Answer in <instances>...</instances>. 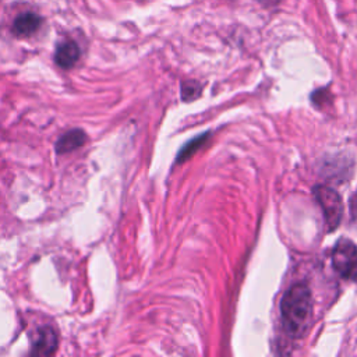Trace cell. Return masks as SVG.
Returning <instances> with one entry per match:
<instances>
[{
    "label": "cell",
    "mask_w": 357,
    "mask_h": 357,
    "mask_svg": "<svg viewBox=\"0 0 357 357\" xmlns=\"http://www.w3.org/2000/svg\"><path fill=\"white\" fill-rule=\"evenodd\" d=\"M332 266L343 278L357 280V247L347 238H340L332 250Z\"/></svg>",
    "instance_id": "obj_2"
},
{
    "label": "cell",
    "mask_w": 357,
    "mask_h": 357,
    "mask_svg": "<svg viewBox=\"0 0 357 357\" xmlns=\"http://www.w3.org/2000/svg\"><path fill=\"white\" fill-rule=\"evenodd\" d=\"M86 141V134L85 131L79 130V128H74L70 130L67 132H64L56 142V152L59 155L71 152L79 146H82Z\"/></svg>",
    "instance_id": "obj_7"
},
{
    "label": "cell",
    "mask_w": 357,
    "mask_h": 357,
    "mask_svg": "<svg viewBox=\"0 0 357 357\" xmlns=\"http://www.w3.org/2000/svg\"><path fill=\"white\" fill-rule=\"evenodd\" d=\"M79 47L74 40H64L57 45L54 52V61L61 68H71L79 59Z\"/></svg>",
    "instance_id": "obj_5"
},
{
    "label": "cell",
    "mask_w": 357,
    "mask_h": 357,
    "mask_svg": "<svg viewBox=\"0 0 357 357\" xmlns=\"http://www.w3.org/2000/svg\"><path fill=\"white\" fill-rule=\"evenodd\" d=\"M40 24H42V18L36 13L26 11V13L20 14L14 20L13 32L17 36L26 38V36H31L32 33H35L39 29Z\"/></svg>",
    "instance_id": "obj_6"
},
{
    "label": "cell",
    "mask_w": 357,
    "mask_h": 357,
    "mask_svg": "<svg viewBox=\"0 0 357 357\" xmlns=\"http://www.w3.org/2000/svg\"><path fill=\"white\" fill-rule=\"evenodd\" d=\"M280 311L287 332L293 336H301L312 312V296L308 286L304 283L293 284L282 298Z\"/></svg>",
    "instance_id": "obj_1"
},
{
    "label": "cell",
    "mask_w": 357,
    "mask_h": 357,
    "mask_svg": "<svg viewBox=\"0 0 357 357\" xmlns=\"http://www.w3.org/2000/svg\"><path fill=\"white\" fill-rule=\"evenodd\" d=\"M314 195L322 208L328 229L335 230L340 223L343 209L339 194L326 185H318L314 188Z\"/></svg>",
    "instance_id": "obj_3"
},
{
    "label": "cell",
    "mask_w": 357,
    "mask_h": 357,
    "mask_svg": "<svg viewBox=\"0 0 357 357\" xmlns=\"http://www.w3.org/2000/svg\"><path fill=\"white\" fill-rule=\"evenodd\" d=\"M199 91H201V88H199V85L197 82L187 81V82L183 84V93H181L183 99H185V100L194 99L195 96L199 95Z\"/></svg>",
    "instance_id": "obj_8"
},
{
    "label": "cell",
    "mask_w": 357,
    "mask_h": 357,
    "mask_svg": "<svg viewBox=\"0 0 357 357\" xmlns=\"http://www.w3.org/2000/svg\"><path fill=\"white\" fill-rule=\"evenodd\" d=\"M57 349V335L52 326H42L36 329L31 346L33 356H50Z\"/></svg>",
    "instance_id": "obj_4"
}]
</instances>
